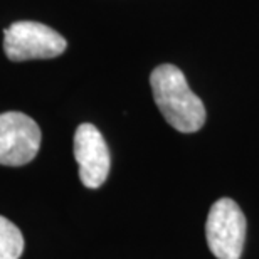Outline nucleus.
<instances>
[{
    "label": "nucleus",
    "instance_id": "1",
    "mask_svg": "<svg viewBox=\"0 0 259 259\" xmlns=\"http://www.w3.org/2000/svg\"><path fill=\"white\" fill-rule=\"evenodd\" d=\"M153 100L170 126L180 133H195L204 126V103L190 90L184 72L174 64H160L150 74Z\"/></svg>",
    "mask_w": 259,
    "mask_h": 259
},
{
    "label": "nucleus",
    "instance_id": "2",
    "mask_svg": "<svg viewBox=\"0 0 259 259\" xmlns=\"http://www.w3.org/2000/svg\"><path fill=\"white\" fill-rule=\"evenodd\" d=\"M67 40L54 29L40 22L20 20L4 30V53L14 61L53 59L66 51Z\"/></svg>",
    "mask_w": 259,
    "mask_h": 259
},
{
    "label": "nucleus",
    "instance_id": "3",
    "mask_svg": "<svg viewBox=\"0 0 259 259\" xmlns=\"http://www.w3.org/2000/svg\"><path fill=\"white\" fill-rule=\"evenodd\" d=\"M205 237L217 259H241L246 241V217L232 199L214 202L207 215Z\"/></svg>",
    "mask_w": 259,
    "mask_h": 259
},
{
    "label": "nucleus",
    "instance_id": "4",
    "mask_svg": "<svg viewBox=\"0 0 259 259\" xmlns=\"http://www.w3.org/2000/svg\"><path fill=\"white\" fill-rule=\"evenodd\" d=\"M42 133L32 118L20 111L0 115V165L22 167L39 153Z\"/></svg>",
    "mask_w": 259,
    "mask_h": 259
},
{
    "label": "nucleus",
    "instance_id": "5",
    "mask_svg": "<svg viewBox=\"0 0 259 259\" xmlns=\"http://www.w3.org/2000/svg\"><path fill=\"white\" fill-rule=\"evenodd\" d=\"M74 158L84 187L98 189L105 184L111 168V157L101 132L91 123H82L74 133Z\"/></svg>",
    "mask_w": 259,
    "mask_h": 259
},
{
    "label": "nucleus",
    "instance_id": "6",
    "mask_svg": "<svg viewBox=\"0 0 259 259\" xmlns=\"http://www.w3.org/2000/svg\"><path fill=\"white\" fill-rule=\"evenodd\" d=\"M24 252V236L14 222L0 215V259H19Z\"/></svg>",
    "mask_w": 259,
    "mask_h": 259
}]
</instances>
